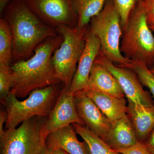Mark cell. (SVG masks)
Masks as SVG:
<instances>
[{"instance_id":"6da1fadb","label":"cell","mask_w":154,"mask_h":154,"mask_svg":"<svg viewBox=\"0 0 154 154\" xmlns=\"http://www.w3.org/2000/svg\"><path fill=\"white\" fill-rule=\"evenodd\" d=\"M63 40L59 33L51 36L36 48L31 57L10 66L12 78L10 94L17 98H24L36 89L61 84L57 76L52 57Z\"/></svg>"},{"instance_id":"7a4b0ae2","label":"cell","mask_w":154,"mask_h":154,"mask_svg":"<svg viewBox=\"0 0 154 154\" xmlns=\"http://www.w3.org/2000/svg\"><path fill=\"white\" fill-rule=\"evenodd\" d=\"M8 23L13 38L12 61L28 59L45 40L57 35L54 28L41 22L24 0H13L7 6L2 17Z\"/></svg>"},{"instance_id":"3957f363","label":"cell","mask_w":154,"mask_h":154,"mask_svg":"<svg viewBox=\"0 0 154 154\" xmlns=\"http://www.w3.org/2000/svg\"><path fill=\"white\" fill-rule=\"evenodd\" d=\"M61 84L48 86L32 91L27 99L20 101L10 94L1 103L6 109L8 119L5 129H13L34 116H48L61 91Z\"/></svg>"},{"instance_id":"277c9868","label":"cell","mask_w":154,"mask_h":154,"mask_svg":"<svg viewBox=\"0 0 154 154\" xmlns=\"http://www.w3.org/2000/svg\"><path fill=\"white\" fill-rule=\"evenodd\" d=\"M90 22V30L100 42L99 52L117 66L130 69L132 61L125 57L120 50L121 20L113 0H108L101 12Z\"/></svg>"},{"instance_id":"5b68a950","label":"cell","mask_w":154,"mask_h":154,"mask_svg":"<svg viewBox=\"0 0 154 154\" xmlns=\"http://www.w3.org/2000/svg\"><path fill=\"white\" fill-rule=\"evenodd\" d=\"M124 30L120 50L125 57L145 63H154V36L147 22L143 5L138 2Z\"/></svg>"},{"instance_id":"8992f818","label":"cell","mask_w":154,"mask_h":154,"mask_svg":"<svg viewBox=\"0 0 154 154\" xmlns=\"http://www.w3.org/2000/svg\"><path fill=\"white\" fill-rule=\"evenodd\" d=\"M48 116H34L0 136L1 154H42L46 146Z\"/></svg>"},{"instance_id":"52a82bcc","label":"cell","mask_w":154,"mask_h":154,"mask_svg":"<svg viewBox=\"0 0 154 154\" xmlns=\"http://www.w3.org/2000/svg\"><path fill=\"white\" fill-rule=\"evenodd\" d=\"M56 30L63 40L53 54V63L58 79L63 87L69 90L85 48L88 30L87 27L64 26Z\"/></svg>"},{"instance_id":"ba28073f","label":"cell","mask_w":154,"mask_h":154,"mask_svg":"<svg viewBox=\"0 0 154 154\" xmlns=\"http://www.w3.org/2000/svg\"><path fill=\"white\" fill-rule=\"evenodd\" d=\"M39 20L54 28L76 27L78 17L75 0H24Z\"/></svg>"},{"instance_id":"9c48e42d","label":"cell","mask_w":154,"mask_h":154,"mask_svg":"<svg viewBox=\"0 0 154 154\" xmlns=\"http://www.w3.org/2000/svg\"><path fill=\"white\" fill-rule=\"evenodd\" d=\"M95 62L104 66L115 77L128 99L143 106L154 105L153 100L144 90L138 77L132 70L115 66L100 52Z\"/></svg>"},{"instance_id":"30bf717a","label":"cell","mask_w":154,"mask_h":154,"mask_svg":"<svg viewBox=\"0 0 154 154\" xmlns=\"http://www.w3.org/2000/svg\"><path fill=\"white\" fill-rule=\"evenodd\" d=\"M74 123L85 125L77 112L73 94H70L68 89L63 87L48 117L45 134L48 136L51 132Z\"/></svg>"},{"instance_id":"8fae6325","label":"cell","mask_w":154,"mask_h":154,"mask_svg":"<svg viewBox=\"0 0 154 154\" xmlns=\"http://www.w3.org/2000/svg\"><path fill=\"white\" fill-rule=\"evenodd\" d=\"M77 112L86 126L102 140L110 131L112 122L82 91L73 94Z\"/></svg>"},{"instance_id":"7c38bea8","label":"cell","mask_w":154,"mask_h":154,"mask_svg":"<svg viewBox=\"0 0 154 154\" xmlns=\"http://www.w3.org/2000/svg\"><path fill=\"white\" fill-rule=\"evenodd\" d=\"M100 51L99 39L90 30H88L85 48L69 89L70 94H74L82 91L86 87L91 69Z\"/></svg>"},{"instance_id":"4fadbf2b","label":"cell","mask_w":154,"mask_h":154,"mask_svg":"<svg viewBox=\"0 0 154 154\" xmlns=\"http://www.w3.org/2000/svg\"><path fill=\"white\" fill-rule=\"evenodd\" d=\"M83 90L96 91L119 99H123L125 96L115 77L104 66L96 62Z\"/></svg>"},{"instance_id":"5bb4252c","label":"cell","mask_w":154,"mask_h":154,"mask_svg":"<svg viewBox=\"0 0 154 154\" xmlns=\"http://www.w3.org/2000/svg\"><path fill=\"white\" fill-rule=\"evenodd\" d=\"M127 114L130 119L138 142L144 143L154 128V105L146 106L128 99Z\"/></svg>"},{"instance_id":"9a60e30c","label":"cell","mask_w":154,"mask_h":154,"mask_svg":"<svg viewBox=\"0 0 154 154\" xmlns=\"http://www.w3.org/2000/svg\"><path fill=\"white\" fill-rule=\"evenodd\" d=\"M75 131L70 125L50 133L46 146L51 151L61 149L69 154H91L88 144L78 140Z\"/></svg>"},{"instance_id":"2e32d148","label":"cell","mask_w":154,"mask_h":154,"mask_svg":"<svg viewBox=\"0 0 154 154\" xmlns=\"http://www.w3.org/2000/svg\"><path fill=\"white\" fill-rule=\"evenodd\" d=\"M103 140L116 151L128 148L137 143L134 129L127 114L112 122L110 131Z\"/></svg>"},{"instance_id":"e0dca14e","label":"cell","mask_w":154,"mask_h":154,"mask_svg":"<svg viewBox=\"0 0 154 154\" xmlns=\"http://www.w3.org/2000/svg\"><path fill=\"white\" fill-rule=\"evenodd\" d=\"M93 100L99 109L112 122L118 120L127 114V105L125 98L119 99L91 90H82Z\"/></svg>"},{"instance_id":"ac0fdd59","label":"cell","mask_w":154,"mask_h":154,"mask_svg":"<svg viewBox=\"0 0 154 154\" xmlns=\"http://www.w3.org/2000/svg\"><path fill=\"white\" fill-rule=\"evenodd\" d=\"M108 0H75L79 28L87 27L91 19L97 16Z\"/></svg>"},{"instance_id":"d6986e66","label":"cell","mask_w":154,"mask_h":154,"mask_svg":"<svg viewBox=\"0 0 154 154\" xmlns=\"http://www.w3.org/2000/svg\"><path fill=\"white\" fill-rule=\"evenodd\" d=\"M75 131L88 144L91 154H122L116 151L88 128L76 123L72 124Z\"/></svg>"},{"instance_id":"ffe728a7","label":"cell","mask_w":154,"mask_h":154,"mask_svg":"<svg viewBox=\"0 0 154 154\" xmlns=\"http://www.w3.org/2000/svg\"><path fill=\"white\" fill-rule=\"evenodd\" d=\"M13 42L8 25L3 18L0 19V64L10 66L13 55Z\"/></svg>"},{"instance_id":"44dd1931","label":"cell","mask_w":154,"mask_h":154,"mask_svg":"<svg viewBox=\"0 0 154 154\" xmlns=\"http://www.w3.org/2000/svg\"><path fill=\"white\" fill-rule=\"evenodd\" d=\"M131 69L137 75L141 83L147 87L154 98V75L145 63L132 61Z\"/></svg>"},{"instance_id":"7402d4cb","label":"cell","mask_w":154,"mask_h":154,"mask_svg":"<svg viewBox=\"0 0 154 154\" xmlns=\"http://www.w3.org/2000/svg\"><path fill=\"white\" fill-rule=\"evenodd\" d=\"M114 5L120 17L122 28L126 26L135 8L137 0H113Z\"/></svg>"},{"instance_id":"603a6c76","label":"cell","mask_w":154,"mask_h":154,"mask_svg":"<svg viewBox=\"0 0 154 154\" xmlns=\"http://www.w3.org/2000/svg\"><path fill=\"white\" fill-rule=\"evenodd\" d=\"M10 66L0 64V97L3 100L11 91L12 85V72Z\"/></svg>"},{"instance_id":"cb8c5ba5","label":"cell","mask_w":154,"mask_h":154,"mask_svg":"<svg viewBox=\"0 0 154 154\" xmlns=\"http://www.w3.org/2000/svg\"><path fill=\"white\" fill-rule=\"evenodd\" d=\"M116 152L122 154H153L149 151L143 143L139 142L130 147Z\"/></svg>"},{"instance_id":"d4e9b609","label":"cell","mask_w":154,"mask_h":154,"mask_svg":"<svg viewBox=\"0 0 154 154\" xmlns=\"http://www.w3.org/2000/svg\"><path fill=\"white\" fill-rule=\"evenodd\" d=\"M141 3L143 5L145 11L148 25L152 31H154V0H149L146 2Z\"/></svg>"},{"instance_id":"484cf974","label":"cell","mask_w":154,"mask_h":154,"mask_svg":"<svg viewBox=\"0 0 154 154\" xmlns=\"http://www.w3.org/2000/svg\"><path fill=\"white\" fill-rule=\"evenodd\" d=\"M143 144L149 151L154 154V128Z\"/></svg>"},{"instance_id":"4316f807","label":"cell","mask_w":154,"mask_h":154,"mask_svg":"<svg viewBox=\"0 0 154 154\" xmlns=\"http://www.w3.org/2000/svg\"><path fill=\"white\" fill-rule=\"evenodd\" d=\"M8 119V115L6 111H2L0 113V136L4 134L5 130L4 129V125L6 123Z\"/></svg>"},{"instance_id":"83f0119b","label":"cell","mask_w":154,"mask_h":154,"mask_svg":"<svg viewBox=\"0 0 154 154\" xmlns=\"http://www.w3.org/2000/svg\"><path fill=\"white\" fill-rule=\"evenodd\" d=\"M13 1V0H0V15L1 18L2 17L3 13L7 6Z\"/></svg>"},{"instance_id":"f1b7e54d","label":"cell","mask_w":154,"mask_h":154,"mask_svg":"<svg viewBox=\"0 0 154 154\" xmlns=\"http://www.w3.org/2000/svg\"><path fill=\"white\" fill-rule=\"evenodd\" d=\"M51 151V152L52 154H69L61 149H56L54 150Z\"/></svg>"},{"instance_id":"f546056e","label":"cell","mask_w":154,"mask_h":154,"mask_svg":"<svg viewBox=\"0 0 154 154\" xmlns=\"http://www.w3.org/2000/svg\"><path fill=\"white\" fill-rule=\"evenodd\" d=\"M42 154H51V152L50 150L47 148V147L45 146L43 152Z\"/></svg>"},{"instance_id":"4dcf8cb0","label":"cell","mask_w":154,"mask_h":154,"mask_svg":"<svg viewBox=\"0 0 154 154\" xmlns=\"http://www.w3.org/2000/svg\"><path fill=\"white\" fill-rule=\"evenodd\" d=\"M149 0H137V2H142V3H145L146 2H148Z\"/></svg>"},{"instance_id":"1f68e13d","label":"cell","mask_w":154,"mask_h":154,"mask_svg":"<svg viewBox=\"0 0 154 154\" xmlns=\"http://www.w3.org/2000/svg\"><path fill=\"white\" fill-rule=\"evenodd\" d=\"M153 32H154V31H153ZM150 71L154 75V65L150 69Z\"/></svg>"}]
</instances>
